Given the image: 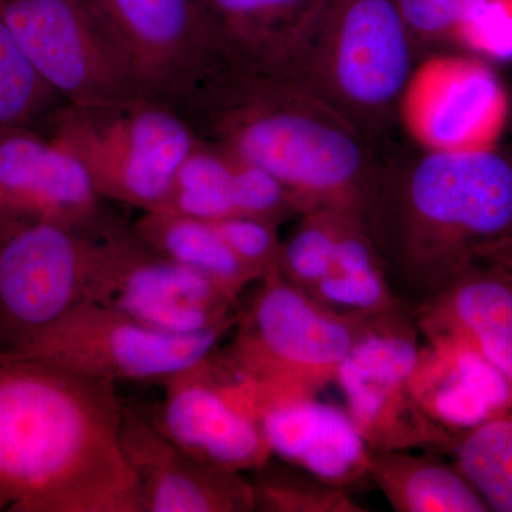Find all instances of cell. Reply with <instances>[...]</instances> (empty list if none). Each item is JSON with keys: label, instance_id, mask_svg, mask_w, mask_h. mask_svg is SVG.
<instances>
[{"label": "cell", "instance_id": "10", "mask_svg": "<svg viewBox=\"0 0 512 512\" xmlns=\"http://www.w3.org/2000/svg\"><path fill=\"white\" fill-rule=\"evenodd\" d=\"M0 16L64 103L93 106L147 96L87 0H0Z\"/></svg>", "mask_w": 512, "mask_h": 512}, {"label": "cell", "instance_id": "4", "mask_svg": "<svg viewBox=\"0 0 512 512\" xmlns=\"http://www.w3.org/2000/svg\"><path fill=\"white\" fill-rule=\"evenodd\" d=\"M417 53L396 0H330L288 73L375 146L397 123Z\"/></svg>", "mask_w": 512, "mask_h": 512}, {"label": "cell", "instance_id": "2", "mask_svg": "<svg viewBox=\"0 0 512 512\" xmlns=\"http://www.w3.org/2000/svg\"><path fill=\"white\" fill-rule=\"evenodd\" d=\"M174 107L198 137L278 178L305 212L365 214L382 165L375 146L288 73L221 59Z\"/></svg>", "mask_w": 512, "mask_h": 512}, {"label": "cell", "instance_id": "19", "mask_svg": "<svg viewBox=\"0 0 512 512\" xmlns=\"http://www.w3.org/2000/svg\"><path fill=\"white\" fill-rule=\"evenodd\" d=\"M410 384L424 412L454 434L512 412L508 380L457 340L426 339Z\"/></svg>", "mask_w": 512, "mask_h": 512}, {"label": "cell", "instance_id": "13", "mask_svg": "<svg viewBox=\"0 0 512 512\" xmlns=\"http://www.w3.org/2000/svg\"><path fill=\"white\" fill-rule=\"evenodd\" d=\"M144 93L177 106L221 60L200 0H87Z\"/></svg>", "mask_w": 512, "mask_h": 512}, {"label": "cell", "instance_id": "29", "mask_svg": "<svg viewBox=\"0 0 512 512\" xmlns=\"http://www.w3.org/2000/svg\"><path fill=\"white\" fill-rule=\"evenodd\" d=\"M484 2L485 0H396L419 59L421 47L454 43L458 28Z\"/></svg>", "mask_w": 512, "mask_h": 512}, {"label": "cell", "instance_id": "3", "mask_svg": "<svg viewBox=\"0 0 512 512\" xmlns=\"http://www.w3.org/2000/svg\"><path fill=\"white\" fill-rule=\"evenodd\" d=\"M363 218L412 311L512 238V147L382 164Z\"/></svg>", "mask_w": 512, "mask_h": 512}, {"label": "cell", "instance_id": "5", "mask_svg": "<svg viewBox=\"0 0 512 512\" xmlns=\"http://www.w3.org/2000/svg\"><path fill=\"white\" fill-rule=\"evenodd\" d=\"M377 316L330 308L291 284L278 265L238 313L234 339L221 352L279 400L316 397L336 383L340 366Z\"/></svg>", "mask_w": 512, "mask_h": 512}, {"label": "cell", "instance_id": "12", "mask_svg": "<svg viewBox=\"0 0 512 512\" xmlns=\"http://www.w3.org/2000/svg\"><path fill=\"white\" fill-rule=\"evenodd\" d=\"M510 96L476 56L431 52L414 64L397 104V124L423 151L476 153L500 147Z\"/></svg>", "mask_w": 512, "mask_h": 512}, {"label": "cell", "instance_id": "20", "mask_svg": "<svg viewBox=\"0 0 512 512\" xmlns=\"http://www.w3.org/2000/svg\"><path fill=\"white\" fill-rule=\"evenodd\" d=\"M225 62L288 70L330 0H200Z\"/></svg>", "mask_w": 512, "mask_h": 512}, {"label": "cell", "instance_id": "8", "mask_svg": "<svg viewBox=\"0 0 512 512\" xmlns=\"http://www.w3.org/2000/svg\"><path fill=\"white\" fill-rule=\"evenodd\" d=\"M231 329L173 335L109 306L82 303L9 349L93 379L163 384L207 359Z\"/></svg>", "mask_w": 512, "mask_h": 512}, {"label": "cell", "instance_id": "30", "mask_svg": "<svg viewBox=\"0 0 512 512\" xmlns=\"http://www.w3.org/2000/svg\"><path fill=\"white\" fill-rule=\"evenodd\" d=\"M229 249L259 281L279 265L282 241L278 224L252 217H229L212 222Z\"/></svg>", "mask_w": 512, "mask_h": 512}, {"label": "cell", "instance_id": "11", "mask_svg": "<svg viewBox=\"0 0 512 512\" xmlns=\"http://www.w3.org/2000/svg\"><path fill=\"white\" fill-rule=\"evenodd\" d=\"M420 336L410 309L377 316L340 366L336 383L370 451L453 446L456 434L424 412L410 384Z\"/></svg>", "mask_w": 512, "mask_h": 512}, {"label": "cell", "instance_id": "32", "mask_svg": "<svg viewBox=\"0 0 512 512\" xmlns=\"http://www.w3.org/2000/svg\"><path fill=\"white\" fill-rule=\"evenodd\" d=\"M480 262L498 266V268L503 269L505 274L510 276L512 281V238L505 239V241L498 242L493 247L485 249L480 256Z\"/></svg>", "mask_w": 512, "mask_h": 512}, {"label": "cell", "instance_id": "26", "mask_svg": "<svg viewBox=\"0 0 512 512\" xmlns=\"http://www.w3.org/2000/svg\"><path fill=\"white\" fill-rule=\"evenodd\" d=\"M254 511L366 512L346 488L326 483L302 468L271 460L252 471Z\"/></svg>", "mask_w": 512, "mask_h": 512}, {"label": "cell", "instance_id": "31", "mask_svg": "<svg viewBox=\"0 0 512 512\" xmlns=\"http://www.w3.org/2000/svg\"><path fill=\"white\" fill-rule=\"evenodd\" d=\"M453 45L494 60L512 59V0H485L458 28Z\"/></svg>", "mask_w": 512, "mask_h": 512}, {"label": "cell", "instance_id": "27", "mask_svg": "<svg viewBox=\"0 0 512 512\" xmlns=\"http://www.w3.org/2000/svg\"><path fill=\"white\" fill-rule=\"evenodd\" d=\"M64 104L37 73L0 16V130L29 127Z\"/></svg>", "mask_w": 512, "mask_h": 512}, {"label": "cell", "instance_id": "24", "mask_svg": "<svg viewBox=\"0 0 512 512\" xmlns=\"http://www.w3.org/2000/svg\"><path fill=\"white\" fill-rule=\"evenodd\" d=\"M239 164L241 158L231 151L200 138L178 168L170 194L158 210L210 222L237 217Z\"/></svg>", "mask_w": 512, "mask_h": 512}, {"label": "cell", "instance_id": "14", "mask_svg": "<svg viewBox=\"0 0 512 512\" xmlns=\"http://www.w3.org/2000/svg\"><path fill=\"white\" fill-rule=\"evenodd\" d=\"M111 239L106 293L99 305L173 335L235 328L238 299L210 278L158 254L133 227L120 224Z\"/></svg>", "mask_w": 512, "mask_h": 512}, {"label": "cell", "instance_id": "16", "mask_svg": "<svg viewBox=\"0 0 512 512\" xmlns=\"http://www.w3.org/2000/svg\"><path fill=\"white\" fill-rule=\"evenodd\" d=\"M120 446L143 494L144 512H252L254 494L242 473L198 460L126 406Z\"/></svg>", "mask_w": 512, "mask_h": 512}, {"label": "cell", "instance_id": "15", "mask_svg": "<svg viewBox=\"0 0 512 512\" xmlns=\"http://www.w3.org/2000/svg\"><path fill=\"white\" fill-rule=\"evenodd\" d=\"M101 200L83 165L55 140L29 127L0 130V220L99 227L109 221Z\"/></svg>", "mask_w": 512, "mask_h": 512}, {"label": "cell", "instance_id": "9", "mask_svg": "<svg viewBox=\"0 0 512 512\" xmlns=\"http://www.w3.org/2000/svg\"><path fill=\"white\" fill-rule=\"evenodd\" d=\"M163 384L164 400L148 419L187 453L235 473L258 470L274 457L262 427L268 392L221 350Z\"/></svg>", "mask_w": 512, "mask_h": 512}, {"label": "cell", "instance_id": "25", "mask_svg": "<svg viewBox=\"0 0 512 512\" xmlns=\"http://www.w3.org/2000/svg\"><path fill=\"white\" fill-rule=\"evenodd\" d=\"M448 453L490 511L512 512V412L460 431Z\"/></svg>", "mask_w": 512, "mask_h": 512}, {"label": "cell", "instance_id": "23", "mask_svg": "<svg viewBox=\"0 0 512 512\" xmlns=\"http://www.w3.org/2000/svg\"><path fill=\"white\" fill-rule=\"evenodd\" d=\"M133 229L158 254L207 276L232 298L238 299L248 285L259 282L210 221L153 210L144 211Z\"/></svg>", "mask_w": 512, "mask_h": 512}, {"label": "cell", "instance_id": "1", "mask_svg": "<svg viewBox=\"0 0 512 512\" xmlns=\"http://www.w3.org/2000/svg\"><path fill=\"white\" fill-rule=\"evenodd\" d=\"M116 383L0 346V511L144 512Z\"/></svg>", "mask_w": 512, "mask_h": 512}, {"label": "cell", "instance_id": "22", "mask_svg": "<svg viewBox=\"0 0 512 512\" xmlns=\"http://www.w3.org/2000/svg\"><path fill=\"white\" fill-rule=\"evenodd\" d=\"M369 480L397 512L490 511L454 463L430 454L370 451Z\"/></svg>", "mask_w": 512, "mask_h": 512}, {"label": "cell", "instance_id": "17", "mask_svg": "<svg viewBox=\"0 0 512 512\" xmlns=\"http://www.w3.org/2000/svg\"><path fill=\"white\" fill-rule=\"evenodd\" d=\"M262 427L279 460L349 491L369 480L370 448L348 410L318 396L288 397L269 406Z\"/></svg>", "mask_w": 512, "mask_h": 512}, {"label": "cell", "instance_id": "21", "mask_svg": "<svg viewBox=\"0 0 512 512\" xmlns=\"http://www.w3.org/2000/svg\"><path fill=\"white\" fill-rule=\"evenodd\" d=\"M309 295L342 312L384 315L410 309L394 291L365 218L355 211L343 212L332 266Z\"/></svg>", "mask_w": 512, "mask_h": 512}, {"label": "cell", "instance_id": "6", "mask_svg": "<svg viewBox=\"0 0 512 512\" xmlns=\"http://www.w3.org/2000/svg\"><path fill=\"white\" fill-rule=\"evenodd\" d=\"M49 137L80 164L101 198L144 211L163 207L178 168L200 137L180 111L147 96L64 104Z\"/></svg>", "mask_w": 512, "mask_h": 512}, {"label": "cell", "instance_id": "18", "mask_svg": "<svg viewBox=\"0 0 512 512\" xmlns=\"http://www.w3.org/2000/svg\"><path fill=\"white\" fill-rule=\"evenodd\" d=\"M424 339H453L476 350L512 386V281L478 262L412 309Z\"/></svg>", "mask_w": 512, "mask_h": 512}, {"label": "cell", "instance_id": "7", "mask_svg": "<svg viewBox=\"0 0 512 512\" xmlns=\"http://www.w3.org/2000/svg\"><path fill=\"white\" fill-rule=\"evenodd\" d=\"M117 225L0 220V346L10 348L82 303L103 301Z\"/></svg>", "mask_w": 512, "mask_h": 512}, {"label": "cell", "instance_id": "28", "mask_svg": "<svg viewBox=\"0 0 512 512\" xmlns=\"http://www.w3.org/2000/svg\"><path fill=\"white\" fill-rule=\"evenodd\" d=\"M345 211L320 207L299 217L279 256V271L291 284L309 293L328 275Z\"/></svg>", "mask_w": 512, "mask_h": 512}]
</instances>
